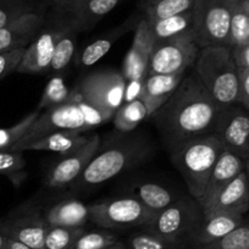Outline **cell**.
Masks as SVG:
<instances>
[{
  "instance_id": "cell-1",
  "label": "cell",
  "mask_w": 249,
  "mask_h": 249,
  "mask_svg": "<svg viewBox=\"0 0 249 249\" xmlns=\"http://www.w3.org/2000/svg\"><path fill=\"white\" fill-rule=\"evenodd\" d=\"M219 110L196 73H186L177 89L150 119L171 154L188 141L214 133Z\"/></svg>"
},
{
  "instance_id": "cell-2",
  "label": "cell",
  "mask_w": 249,
  "mask_h": 249,
  "mask_svg": "<svg viewBox=\"0 0 249 249\" xmlns=\"http://www.w3.org/2000/svg\"><path fill=\"white\" fill-rule=\"evenodd\" d=\"M153 152L149 141L142 135L121 133L100 144L97 154L80 178L73 182V190H86L107 183L122 172L144 161Z\"/></svg>"
},
{
  "instance_id": "cell-3",
  "label": "cell",
  "mask_w": 249,
  "mask_h": 249,
  "mask_svg": "<svg viewBox=\"0 0 249 249\" xmlns=\"http://www.w3.org/2000/svg\"><path fill=\"white\" fill-rule=\"evenodd\" d=\"M195 73L220 107L238 103L239 76L231 48H202L195 62Z\"/></svg>"
},
{
  "instance_id": "cell-4",
  "label": "cell",
  "mask_w": 249,
  "mask_h": 249,
  "mask_svg": "<svg viewBox=\"0 0 249 249\" xmlns=\"http://www.w3.org/2000/svg\"><path fill=\"white\" fill-rule=\"evenodd\" d=\"M224 149L219 138L210 133L183 143L170 154L172 165L183 178L191 197L197 200L202 198L208 179Z\"/></svg>"
},
{
  "instance_id": "cell-5",
  "label": "cell",
  "mask_w": 249,
  "mask_h": 249,
  "mask_svg": "<svg viewBox=\"0 0 249 249\" xmlns=\"http://www.w3.org/2000/svg\"><path fill=\"white\" fill-rule=\"evenodd\" d=\"M157 213L131 196L103 200L89 205V221L112 231L141 230L150 225Z\"/></svg>"
},
{
  "instance_id": "cell-6",
  "label": "cell",
  "mask_w": 249,
  "mask_h": 249,
  "mask_svg": "<svg viewBox=\"0 0 249 249\" xmlns=\"http://www.w3.org/2000/svg\"><path fill=\"white\" fill-rule=\"evenodd\" d=\"M81 93L76 88L73 95L69 102L64 103L57 107H49L40 112L33 124L28 128L26 135L16 142L11 150L21 152L23 147L28 143L45 137L50 133L60 132V131H80L88 132L87 121H86L85 112L80 104Z\"/></svg>"
},
{
  "instance_id": "cell-7",
  "label": "cell",
  "mask_w": 249,
  "mask_h": 249,
  "mask_svg": "<svg viewBox=\"0 0 249 249\" xmlns=\"http://www.w3.org/2000/svg\"><path fill=\"white\" fill-rule=\"evenodd\" d=\"M238 0H196L195 36L199 48L229 47L232 14Z\"/></svg>"
},
{
  "instance_id": "cell-8",
  "label": "cell",
  "mask_w": 249,
  "mask_h": 249,
  "mask_svg": "<svg viewBox=\"0 0 249 249\" xmlns=\"http://www.w3.org/2000/svg\"><path fill=\"white\" fill-rule=\"evenodd\" d=\"M203 219L204 213L197 199L193 197H181L169 208L158 213L144 230L190 246L191 238Z\"/></svg>"
},
{
  "instance_id": "cell-9",
  "label": "cell",
  "mask_w": 249,
  "mask_h": 249,
  "mask_svg": "<svg viewBox=\"0 0 249 249\" xmlns=\"http://www.w3.org/2000/svg\"><path fill=\"white\" fill-rule=\"evenodd\" d=\"M70 20V13L53 9V14L47 13V21L33 42L23 53L22 60L18 68L20 73H45L49 71L55 47L60 36Z\"/></svg>"
},
{
  "instance_id": "cell-10",
  "label": "cell",
  "mask_w": 249,
  "mask_h": 249,
  "mask_svg": "<svg viewBox=\"0 0 249 249\" xmlns=\"http://www.w3.org/2000/svg\"><path fill=\"white\" fill-rule=\"evenodd\" d=\"M199 50L195 32L155 43L149 57L148 75L187 72L195 66Z\"/></svg>"
},
{
  "instance_id": "cell-11",
  "label": "cell",
  "mask_w": 249,
  "mask_h": 249,
  "mask_svg": "<svg viewBox=\"0 0 249 249\" xmlns=\"http://www.w3.org/2000/svg\"><path fill=\"white\" fill-rule=\"evenodd\" d=\"M124 81L122 73L107 70L90 73L78 86L81 95L90 104L114 116L124 100Z\"/></svg>"
},
{
  "instance_id": "cell-12",
  "label": "cell",
  "mask_w": 249,
  "mask_h": 249,
  "mask_svg": "<svg viewBox=\"0 0 249 249\" xmlns=\"http://www.w3.org/2000/svg\"><path fill=\"white\" fill-rule=\"evenodd\" d=\"M214 135L225 149L244 161L249 159V112L238 103L220 107Z\"/></svg>"
},
{
  "instance_id": "cell-13",
  "label": "cell",
  "mask_w": 249,
  "mask_h": 249,
  "mask_svg": "<svg viewBox=\"0 0 249 249\" xmlns=\"http://www.w3.org/2000/svg\"><path fill=\"white\" fill-rule=\"evenodd\" d=\"M9 238L16 239L32 249H44L48 225L44 214L33 204H23L4 216Z\"/></svg>"
},
{
  "instance_id": "cell-14",
  "label": "cell",
  "mask_w": 249,
  "mask_h": 249,
  "mask_svg": "<svg viewBox=\"0 0 249 249\" xmlns=\"http://www.w3.org/2000/svg\"><path fill=\"white\" fill-rule=\"evenodd\" d=\"M99 147V136L97 133L90 135L86 144L70 154L64 155V158L50 169L48 174L47 186L50 188H62L77 181L86 167L95 157Z\"/></svg>"
},
{
  "instance_id": "cell-15",
  "label": "cell",
  "mask_w": 249,
  "mask_h": 249,
  "mask_svg": "<svg viewBox=\"0 0 249 249\" xmlns=\"http://www.w3.org/2000/svg\"><path fill=\"white\" fill-rule=\"evenodd\" d=\"M154 40L150 33L149 25L145 18H141L135 30L132 44L126 54L122 68L124 81L143 80L148 76V65L152 54Z\"/></svg>"
},
{
  "instance_id": "cell-16",
  "label": "cell",
  "mask_w": 249,
  "mask_h": 249,
  "mask_svg": "<svg viewBox=\"0 0 249 249\" xmlns=\"http://www.w3.org/2000/svg\"><path fill=\"white\" fill-rule=\"evenodd\" d=\"M47 21V10L26 14L0 28V52L27 48Z\"/></svg>"
},
{
  "instance_id": "cell-17",
  "label": "cell",
  "mask_w": 249,
  "mask_h": 249,
  "mask_svg": "<svg viewBox=\"0 0 249 249\" xmlns=\"http://www.w3.org/2000/svg\"><path fill=\"white\" fill-rule=\"evenodd\" d=\"M244 170V160L237 157L233 153L224 149V152L220 154L212 175L208 179L207 187H205L204 193L202 198L197 200L203 208V210H207L214 204L216 198L221 193L225 187L233 181L239 174Z\"/></svg>"
},
{
  "instance_id": "cell-18",
  "label": "cell",
  "mask_w": 249,
  "mask_h": 249,
  "mask_svg": "<svg viewBox=\"0 0 249 249\" xmlns=\"http://www.w3.org/2000/svg\"><path fill=\"white\" fill-rule=\"evenodd\" d=\"M249 210V184L247 179L246 171H242L236 178L230 182L214 204L207 210H203L204 214L214 213H226V214L243 215Z\"/></svg>"
},
{
  "instance_id": "cell-19",
  "label": "cell",
  "mask_w": 249,
  "mask_h": 249,
  "mask_svg": "<svg viewBox=\"0 0 249 249\" xmlns=\"http://www.w3.org/2000/svg\"><path fill=\"white\" fill-rule=\"evenodd\" d=\"M243 215L226 214V213L204 214V219L191 238V248L210 244L222 238L233 231L236 227H238L243 222Z\"/></svg>"
},
{
  "instance_id": "cell-20",
  "label": "cell",
  "mask_w": 249,
  "mask_h": 249,
  "mask_svg": "<svg viewBox=\"0 0 249 249\" xmlns=\"http://www.w3.org/2000/svg\"><path fill=\"white\" fill-rule=\"evenodd\" d=\"M142 18L141 13L132 14L130 18L126 21L121 23V25L116 26L112 28L111 31L107 33V35L102 36L100 38L95 39L90 44H88L85 49L82 50L80 55L76 59V65L80 68H88V66L94 65L95 62L99 61L105 54H107L110 49H111L112 44L120 39L124 35L128 33L130 31L136 30L138 22Z\"/></svg>"
},
{
  "instance_id": "cell-21",
  "label": "cell",
  "mask_w": 249,
  "mask_h": 249,
  "mask_svg": "<svg viewBox=\"0 0 249 249\" xmlns=\"http://www.w3.org/2000/svg\"><path fill=\"white\" fill-rule=\"evenodd\" d=\"M187 72L172 75H148L143 83L141 99L144 102L149 116L167 102L172 93L177 89Z\"/></svg>"
},
{
  "instance_id": "cell-22",
  "label": "cell",
  "mask_w": 249,
  "mask_h": 249,
  "mask_svg": "<svg viewBox=\"0 0 249 249\" xmlns=\"http://www.w3.org/2000/svg\"><path fill=\"white\" fill-rule=\"evenodd\" d=\"M43 214L48 226L85 227L89 221V205L77 199H65L55 203Z\"/></svg>"
},
{
  "instance_id": "cell-23",
  "label": "cell",
  "mask_w": 249,
  "mask_h": 249,
  "mask_svg": "<svg viewBox=\"0 0 249 249\" xmlns=\"http://www.w3.org/2000/svg\"><path fill=\"white\" fill-rule=\"evenodd\" d=\"M88 138H89V136H87V132L60 131V132L50 133L45 137L28 143L21 149V152H26V150H45V152L68 155L77 150L83 144H86Z\"/></svg>"
},
{
  "instance_id": "cell-24",
  "label": "cell",
  "mask_w": 249,
  "mask_h": 249,
  "mask_svg": "<svg viewBox=\"0 0 249 249\" xmlns=\"http://www.w3.org/2000/svg\"><path fill=\"white\" fill-rule=\"evenodd\" d=\"M128 196L138 199L148 209L153 210L157 214L169 208L182 197L155 182H140L131 184Z\"/></svg>"
},
{
  "instance_id": "cell-25",
  "label": "cell",
  "mask_w": 249,
  "mask_h": 249,
  "mask_svg": "<svg viewBox=\"0 0 249 249\" xmlns=\"http://www.w3.org/2000/svg\"><path fill=\"white\" fill-rule=\"evenodd\" d=\"M122 1L124 0H83L70 14L80 32L89 31Z\"/></svg>"
},
{
  "instance_id": "cell-26",
  "label": "cell",
  "mask_w": 249,
  "mask_h": 249,
  "mask_svg": "<svg viewBox=\"0 0 249 249\" xmlns=\"http://www.w3.org/2000/svg\"><path fill=\"white\" fill-rule=\"evenodd\" d=\"M154 44L158 42L195 32V13L193 9L171 18L148 22Z\"/></svg>"
},
{
  "instance_id": "cell-27",
  "label": "cell",
  "mask_w": 249,
  "mask_h": 249,
  "mask_svg": "<svg viewBox=\"0 0 249 249\" xmlns=\"http://www.w3.org/2000/svg\"><path fill=\"white\" fill-rule=\"evenodd\" d=\"M77 32L80 31L76 27L72 16L70 14V20L56 43L54 56H53L48 72L57 73L69 68L70 62L75 56L76 47H77Z\"/></svg>"
},
{
  "instance_id": "cell-28",
  "label": "cell",
  "mask_w": 249,
  "mask_h": 249,
  "mask_svg": "<svg viewBox=\"0 0 249 249\" xmlns=\"http://www.w3.org/2000/svg\"><path fill=\"white\" fill-rule=\"evenodd\" d=\"M196 0H141V15L148 22L192 10Z\"/></svg>"
},
{
  "instance_id": "cell-29",
  "label": "cell",
  "mask_w": 249,
  "mask_h": 249,
  "mask_svg": "<svg viewBox=\"0 0 249 249\" xmlns=\"http://www.w3.org/2000/svg\"><path fill=\"white\" fill-rule=\"evenodd\" d=\"M148 117L150 116L147 107L144 102L138 98L133 102L124 103L115 112L112 120H114L115 128L119 132L128 133L135 131L138 124Z\"/></svg>"
},
{
  "instance_id": "cell-30",
  "label": "cell",
  "mask_w": 249,
  "mask_h": 249,
  "mask_svg": "<svg viewBox=\"0 0 249 249\" xmlns=\"http://www.w3.org/2000/svg\"><path fill=\"white\" fill-rule=\"evenodd\" d=\"M124 244L127 249H190V246L183 242L165 238L144 229L130 234Z\"/></svg>"
},
{
  "instance_id": "cell-31",
  "label": "cell",
  "mask_w": 249,
  "mask_h": 249,
  "mask_svg": "<svg viewBox=\"0 0 249 249\" xmlns=\"http://www.w3.org/2000/svg\"><path fill=\"white\" fill-rule=\"evenodd\" d=\"M249 42V0H238L233 9L230 26L229 47Z\"/></svg>"
},
{
  "instance_id": "cell-32",
  "label": "cell",
  "mask_w": 249,
  "mask_h": 249,
  "mask_svg": "<svg viewBox=\"0 0 249 249\" xmlns=\"http://www.w3.org/2000/svg\"><path fill=\"white\" fill-rule=\"evenodd\" d=\"M72 95L73 90L69 89L65 81L59 76H55V77L50 78V81L45 86L39 103H38L37 110L42 111V110L64 104V103L69 102Z\"/></svg>"
},
{
  "instance_id": "cell-33",
  "label": "cell",
  "mask_w": 249,
  "mask_h": 249,
  "mask_svg": "<svg viewBox=\"0 0 249 249\" xmlns=\"http://www.w3.org/2000/svg\"><path fill=\"white\" fill-rule=\"evenodd\" d=\"M119 241V234L112 230L103 229V227L98 230H89V231L85 230L70 249H104Z\"/></svg>"
},
{
  "instance_id": "cell-34",
  "label": "cell",
  "mask_w": 249,
  "mask_h": 249,
  "mask_svg": "<svg viewBox=\"0 0 249 249\" xmlns=\"http://www.w3.org/2000/svg\"><path fill=\"white\" fill-rule=\"evenodd\" d=\"M85 230V227L48 226L44 249H70Z\"/></svg>"
},
{
  "instance_id": "cell-35",
  "label": "cell",
  "mask_w": 249,
  "mask_h": 249,
  "mask_svg": "<svg viewBox=\"0 0 249 249\" xmlns=\"http://www.w3.org/2000/svg\"><path fill=\"white\" fill-rule=\"evenodd\" d=\"M191 249H249V219H244L238 227L222 238Z\"/></svg>"
},
{
  "instance_id": "cell-36",
  "label": "cell",
  "mask_w": 249,
  "mask_h": 249,
  "mask_svg": "<svg viewBox=\"0 0 249 249\" xmlns=\"http://www.w3.org/2000/svg\"><path fill=\"white\" fill-rule=\"evenodd\" d=\"M39 10L47 9L39 8L30 0H0V28L5 27L26 14Z\"/></svg>"
},
{
  "instance_id": "cell-37",
  "label": "cell",
  "mask_w": 249,
  "mask_h": 249,
  "mask_svg": "<svg viewBox=\"0 0 249 249\" xmlns=\"http://www.w3.org/2000/svg\"><path fill=\"white\" fill-rule=\"evenodd\" d=\"M39 114V110L36 109L35 111H32L31 114L26 115L21 121L18 122V124H13L10 127L0 128V150L11 149V148L16 144V142H18V140H21V138L26 135L28 128H30L33 124V122L37 120Z\"/></svg>"
},
{
  "instance_id": "cell-38",
  "label": "cell",
  "mask_w": 249,
  "mask_h": 249,
  "mask_svg": "<svg viewBox=\"0 0 249 249\" xmlns=\"http://www.w3.org/2000/svg\"><path fill=\"white\" fill-rule=\"evenodd\" d=\"M26 166L23 152H15L11 149L0 150V175L10 177H18Z\"/></svg>"
},
{
  "instance_id": "cell-39",
  "label": "cell",
  "mask_w": 249,
  "mask_h": 249,
  "mask_svg": "<svg viewBox=\"0 0 249 249\" xmlns=\"http://www.w3.org/2000/svg\"><path fill=\"white\" fill-rule=\"evenodd\" d=\"M25 49L26 48H20L9 52H0V81L18 70Z\"/></svg>"
},
{
  "instance_id": "cell-40",
  "label": "cell",
  "mask_w": 249,
  "mask_h": 249,
  "mask_svg": "<svg viewBox=\"0 0 249 249\" xmlns=\"http://www.w3.org/2000/svg\"><path fill=\"white\" fill-rule=\"evenodd\" d=\"M231 53L238 75L249 71V42L231 48Z\"/></svg>"
},
{
  "instance_id": "cell-41",
  "label": "cell",
  "mask_w": 249,
  "mask_h": 249,
  "mask_svg": "<svg viewBox=\"0 0 249 249\" xmlns=\"http://www.w3.org/2000/svg\"><path fill=\"white\" fill-rule=\"evenodd\" d=\"M144 80H145V78H143V80L126 81V88H124V103H130V102H133V100L138 99V98H141Z\"/></svg>"
},
{
  "instance_id": "cell-42",
  "label": "cell",
  "mask_w": 249,
  "mask_h": 249,
  "mask_svg": "<svg viewBox=\"0 0 249 249\" xmlns=\"http://www.w3.org/2000/svg\"><path fill=\"white\" fill-rule=\"evenodd\" d=\"M239 93L238 104L244 109H249V71L239 73Z\"/></svg>"
},
{
  "instance_id": "cell-43",
  "label": "cell",
  "mask_w": 249,
  "mask_h": 249,
  "mask_svg": "<svg viewBox=\"0 0 249 249\" xmlns=\"http://www.w3.org/2000/svg\"><path fill=\"white\" fill-rule=\"evenodd\" d=\"M83 0H53L52 6L50 8L56 9V10L66 11V13H71L73 9L77 8Z\"/></svg>"
},
{
  "instance_id": "cell-44",
  "label": "cell",
  "mask_w": 249,
  "mask_h": 249,
  "mask_svg": "<svg viewBox=\"0 0 249 249\" xmlns=\"http://www.w3.org/2000/svg\"><path fill=\"white\" fill-rule=\"evenodd\" d=\"M8 239H9V234H8V230H6L5 220H4V217H1V219H0V249H4Z\"/></svg>"
},
{
  "instance_id": "cell-45",
  "label": "cell",
  "mask_w": 249,
  "mask_h": 249,
  "mask_svg": "<svg viewBox=\"0 0 249 249\" xmlns=\"http://www.w3.org/2000/svg\"><path fill=\"white\" fill-rule=\"evenodd\" d=\"M4 249H32L31 247L26 246V244L21 243V242L16 241V239L9 238L8 242H6Z\"/></svg>"
},
{
  "instance_id": "cell-46",
  "label": "cell",
  "mask_w": 249,
  "mask_h": 249,
  "mask_svg": "<svg viewBox=\"0 0 249 249\" xmlns=\"http://www.w3.org/2000/svg\"><path fill=\"white\" fill-rule=\"evenodd\" d=\"M30 1L35 3L36 5H38L39 8L47 9V8H49V6H52L53 0H30Z\"/></svg>"
},
{
  "instance_id": "cell-47",
  "label": "cell",
  "mask_w": 249,
  "mask_h": 249,
  "mask_svg": "<svg viewBox=\"0 0 249 249\" xmlns=\"http://www.w3.org/2000/svg\"><path fill=\"white\" fill-rule=\"evenodd\" d=\"M104 249H127V247H126V244H124V242L119 241V242H116V243L111 244V246L107 247V248H104Z\"/></svg>"
},
{
  "instance_id": "cell-48",
  "label": "cell",
  "mask_w": 249,
  "mask_h": 249,
  "mask_svg": "<svg viewBox=\"0 0 249 249\" xmlns=\"http://www.w3.org/2000/svg\"><path fill=\"white\" fill-rule=\"evenodd\" d=\"M244 171H246L247 179H248V184H249V159L244 161Z\"/></svg>"
},
{
  "instance_id": "cell-49",
  "label": "cell",
  "mask_w": 249,
  "mask_h": 249,
  "mask_svg": "<svg viewBox=\"0 0 249 249\" xmlns=\"http://www.w3.org/2000/svg\"><path fill=\"white\" fill-rule=\"evenodd\" d=\"M248 112H249V109H248Z\"/></svg>"
}]
</instances>
